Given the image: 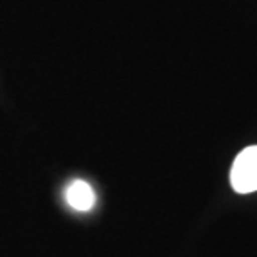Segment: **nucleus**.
<instances>
[{"label": "nucleus", "instance_id": "nucleus-1", "mask_svg": "<svg viewBox=\"0 0 257 257\" xmlns=\"http://www.w3.org/2000/svg\"><path fill=\"white\" fill-rule=\"evenodd\" d=\"M230 184L239 194H249L257 191V146L245 147L230 169Z\"/></svg>", "mask_w": 257, "mask_h": 257}, {"label": "nucleus", "instance_id": "nucleus-2", "mask_svg": "<svg viewBox=\"0 0 257 257\" xmlns=\"http://www.w3.org/2000/svg\"><path fill=\"white\" fill-rule=\"evenodd\" d=\"M65 199L67 204L70 205L72 209L79 210V212H87L95 205V192L89 182L85 181H77L70 182L69 187L65 191Z\"/></svg>", "mask_w": 257, "mask_h": 257}]
</instances>
